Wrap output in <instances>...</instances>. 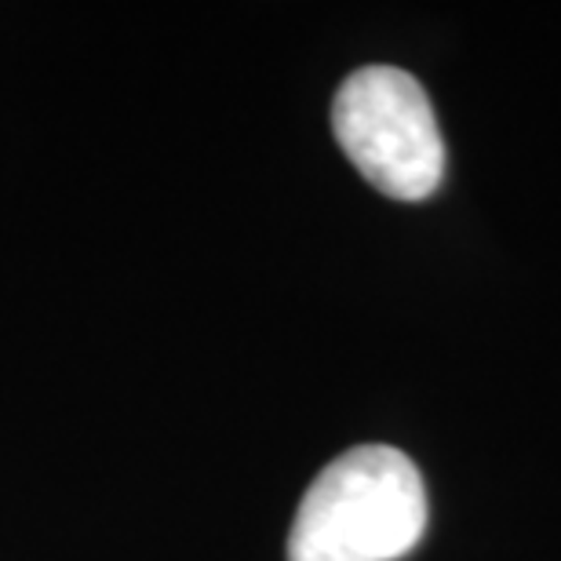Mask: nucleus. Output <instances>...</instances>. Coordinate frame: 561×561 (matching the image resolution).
<instances>
[{
	"instance_id": "obj_1",
	"label": "nucleus",
	"mask_w": 561,
	"mask_h": 561,
	"mask_svg": "<svg viewBox=\"0 0 561 561\" xmlns=\"http://www.w3.org/2000/svg\"><path fill=\"white\" fill-rule=\"evenodd\" d=\"M423 529L416 463L390 445H357L310 481L288 533V561H398Z\"/></svg>"
},
{
	"instance_id": "obj_2",
	"label": "nucleus",
	"mask_w": 561,
	"mask_h": 561,
	"mask_svg": "<svg viewBox=\"0 0 561 561\" xmlns=\"http://www.w3.org/2000/svg\"><path fill=\"white\" fill-rule=\"evenodd\" d=\"M332 131L379 194L423 201L442 186L445 142L423 84L398 66L354 70L335 92Z\"/></svg>"
}]
</instances>
